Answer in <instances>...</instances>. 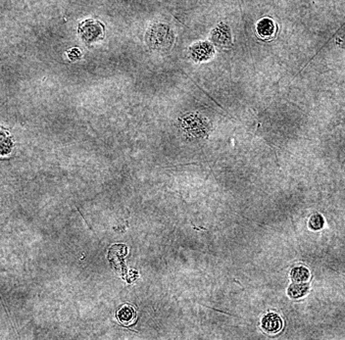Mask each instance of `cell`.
<instances>
[{"label": "cell", "mask_w": 345, "mask_h": 340, "mask_svg": "<svg viewBox=\"0 0 345 340\" xmlns=\"http://www.w3.org/2000/svg\"><path fill=\"white\" fill-rule=\"evenodd\" d=\"M174 41L172 30L166 25L156 24L152 26L146 33V42L153 49H168Z\"/></svg>", "instance_id": "cell-1"}, {"label": "cell", "mask_w": 345, "mask_h": 340, "mask_svg": "<svg viewBox=\"0 0 345 340\" xmlns=\"http://www.w3.org/2000/svg\"><path fill=\"white\" fill-rule=\"evenodd\" d=\"M79 34L83 41L90 44L99 41L103 37L104 28L103 25L94 20L84 21L79 26Z\"/></svg>", "instance_id": "cell-2"}, {"label": "cell", "mask_w": 345, "mask_h": 340, "mask_svg": "<svg viewBox=\"0 0 345 340\" xmlns=\"http://www.w3.org/2000/svg\"><path fill=\"white\" fill-rule=\"evenodd\" d=\"M189 54L195 62H203L214 55V48L208 43H198L190 47Z\"/></svg>", "instance_id": "cell-3"}, {"label": "cell", "mask_w": 345, "mask_h": 340, "mask_svg": "<svg viewBox=\"0 0 345 340\" xmlns=\"http://www.w3.org/2000/svg\"><path fill=\"white\" fill-rule=\"evenodd\" d=\"M262 326L266 331L271 333H276L282 329L283 321L279 315L270 313L263 318Z\"/></svg>", "instance_id": "cell-4"}, {"label": "cell", "mask_w": 345, "mask_h": 340, "mask_svg": "<svg viewBox=\"0 0 345 340\" xmlns=\"http://www.w3.org/2000/svg\"><path fill=\"white\" fill-rule=\"evenodd\" d=\"M213 41L218 45L227 46L231 44V31L227 26H218L212 32Z\"/></svg>", "instance_id": "cell-5"}, {"label": "cell", "mask_w": 345, "mask_h": 340, "mask_svg": "<svg viewBox=\"0 0 345 340\" xmlns=\"http://www.w3.org/2000/svg\"><path fill=\"white\" fill-rule=\"evenodd\" d=\"M136 313L131 305H124L117 312V319L123 325H131L135 322Z\"/></svg>", "instance_id": "cell-6"}, {"label": "cell", "mask_w": 345, "mask_h": 340, "mask_svg": "<svg viewBox=\"0 0 345 340\" xmlns=\"http://www.w3.org/2000/svg\"><path fill=\"white\" fill-rule=\"evenodd\" d=\"M257 31L262 37H270L275 32V24L270 19H263L257 25Z\"/></svg>", "instance_id": "cell-7"}, {"label": "cell", "mask_w": 345, "mask_h": 340, "mask_svg": "<svg viewBox=\"0 0 345 340\" xmlns=\"http://www.w3.org/2000/svg\"><path fill=\"white\" fill-rule=\"evenodd\" d=\"M309 290V286L305 283L302 282H297V283H293L290 285V287L288 288V294L292 298H300L302 296L307 294Z\"/></svg>", "instance_id": "cell-8"}, {"label": "cell", "mask_w": 345, "mask_h": 340, "mask_svg": "<svg viewBox=\"0 0 345 340\" xmlns=\"http://www.w3.org/2000/svg\"><path fill=\"white\" fill-rule=\"evenodd\" d=\"M310 278L309 270L305 267H296L291 272V279L295 282H304L307 281Z\"/></svg>", "instance_id": "cell-9"}, {"label": "cell", "mask_w": 345, "mask_h": 340, "mask_svg": "<svg viewBox=\"0 0 345 340\" xmlns=\"http://www.w3.org/2000/svg\"><path fill=\"white\" fill-rule=\"evenodd\" d=\"M309 226L313 231L321 230L324 226V218L319 214L313 215L309 221Z\"/></svg>", "instance_id": "cell-10"}]
</instances>
